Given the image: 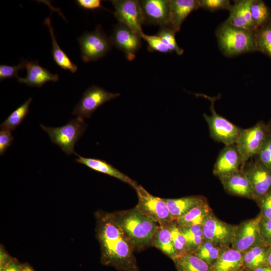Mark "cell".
<instances>
[{
	"label": "cell",
	"instance_id": "obj_41",
	"mask_svg": "<svg viewBox=\"0 0 271 271\" xmlns=\"http://www.w3.org/2000/svg\"><path fill=\"white\" fill-rule=\"evenodd\" d=\"M261 205L262 218L271 219V192L258 200Z\"/></svg>",
	"mask_w": 271,
	"mask_h": 271
},
{
	"label": "cell",
	"instance_id": "obj_17",
	"mask_svg": "<svg viewBox=\"0 0 271 271\" xmlns=\"http://www.w3.org/2000/svg\"><path fill=\"white\" fill-rule=\"evenodd\" d=\"M219 179L228 193L254 199L251 183L242 170L222 176Z\"/></svg>",
	"mask_w": 271,
	"mask_h": 271
},
{
	"label": "cell",
	"instance_id": "obj_44",
	"mask_svg": "<svg viewBox=\"0 0 271 271\" xmlns=\"http://www.w3.org/2000/svg\"><path fill=\"white\" fill-rule=\"evenodd\" d=\"M22 267L17 261L11 260L1 266V271H20Z\"/></svg>",
	"mask_w": 271,
	"mask_h": 271
},
{
	"label": "cell",
	"instance_id": "obj_2",
	"mask_svg": "<svg viewBox=\"0 0 271 271\" xmlns=\"http://www.w3.org/2000/svg\"><path fill=\"white\" fill-rule=\"evenodd\" d=\"M112 213L116 222L132 242L135 251L142 250L151 245L152 238L159 227L157 223L136 207Z\"/></svg>",
	"mask_w": 271,
	"mask_h": 271
},
{
	"label": "cell",
	"instance_id": "obj_24",
	"mask_svg": "<svg viewBox=\"0 0 271 271\" xmlns=\"http://www.w3.org/2000/svg\"><path fill=\"white\" fill-rule=\"evenodd\" d=\"M151 245L160 249L174 261L178 255L174 246L170 226H159L155 233Z\"/></svg>",
	"mask_w": 271,
	"mask_h": 271
},
{
	"label": "cell",
	"instance_id": "obj_7",
	"mask_svg": "<svg viewBox=\"0 0 271 271\" xmlns=\"http://www.w3.org/2000/svg\"><path fill=\"white\" fill-rule=\"evenodd\" d=\"M81 56L84 62L97 61L104 57L113 46L102 27L98 25L94 31L85 32L78 38Z\"/></svg>",
	"mask_w": 271,
	"mask_h": 271
},
{
	"label": "cell",
	"instance_id": "obj_29",
	"mask_svg": "<svg viewBox=\"0 0 271 271\" xmlns=\"http://www.w3.org/2000/svg\"><path fill=\"white\" fill-rule=\"evenodd\" d=\"M32 98H28L23 104L15 109L0 125L1 128L8 129L11 131L15 130L23 122L29 113Z\"/></svg>",
	"mask_w": 271,
	"mask_h": 271
},
{
	"label": "cell",
	"instance_id": "obj_27",
	"mask_svg": "<svg viewBox=\"0 0 271 271\" xmlns=\"http://www.w3.org/2000/svg\"><path fill=\"white\" fill-rule=\"evenodd\" d=\"M174 262L177 271H212L210 265L193 253L177 257Z\"/></svg>",
	"mask_w": 271,
	"mask_h": 271
},
{
	"label": "cell",
	"instance_id": "obj_33",
	"mask_svg": "<svg viewBox=\"0 0 271 271\" xmlns=\"http://www.w3.org/2000/svg\"><path fill=\"white\" fill-rule=\"evenodd\" d=\"M222 249L213 242L204 241L193 253L209 265H212L217 259Z\"/></svg>",
	"mask_w": 271,
	"mask_h": 271
},
{
	"label": "cell",
	"instance_id": "obj_1",
	"mask_svg": "<svg viewBox=\"0 0 271 271\" xmlns=\"http://www.w3.org/2000/svg\"><path fill=\"white\" fill-rule=\"evenodd\" d=\"M95 218L101 263L119 271H140L134 246L112 213L99 211L96 213Z\"/></svg>",
	"mask_w": 271,
	"mask_h": 271
},
{
	"label": "cell",
	"instance_id": "obj_35",
	"mask_svg": "<svg viewBox=\"0 0 271 271\" xmlns=\"http://www.w3.org/2000/svg\"><path fill=\"white\" fill-rule=\"evenodd\" d=\"M175 34L174 31L168 27H160L156 35L162 39L171 53L175 52L177 55H181L183 53L184 50L177 44Z\"/></svg>",
	"mask_w": 271,
	"mask_h": 271
},
{
	"label": "cell",
	"instance_id": "obj_5",
	"mask_svg": "<svg viewBox=\"0 0 271 271\" xmlns=\"http://www.w3.org/2000/svg\"><path fill=\"white\" fill-rule=\"evenodd\" d=\"M201 96L207 98L211 102V115L203 114L209 127L210 137L215 141L224 144L225 146L236 144L243 128L235 125L216 112L214 103L218 98H220V94L216 97L205 94Z\"/></svg>",
	"mask_w": 271,
	"mask_h": 271
},
{
	"label": "cell",
	"instance_id": "obj_32",
	"mask_svg": "<svg viewBox=\"0 0 271 271\" xmlns=\"http://www.w3.org/2000/svg\"><path fill=\"white\" fill-rule=\"evenodd\" d=\"M256 51L271 57V21L255 31Z\"/></svg>",
	"mask_w": 271,
	"mask_h": 271
},
{
	"label": "cell",
	"instance_id": "obj_21",
	"mask_svg": "<svg viewBox=\"0 0 271 271\" xmlns=\"http://www.w3.org/2000/svg\"><path fill=\"white\" fill-rule=\"evenodd\" d=\"M75 155L78 157L75 159L76 162L84 165L95 171L115 178L128 184L134 189L138 185L135 181H133L105 161L98 159L83 157L77 153Z\"/></svg>",
	"mask_w": 271,
	"mask_h": 271
},
{
	"label": "cell",
	"instance_id": "obj_48",
	"mask_svg": "<svg viewBox=\"0 0 271 271\" xmlns=\"http://www.w3.org/2000/svg\"><path fill=\"white\" fill-rule=\"evenodd\" d=\"M268 130L271 134V119L269 120L267 123H266Z\"/></svg>",
	"mask_w": 271,
	"mask_h": 271
},
{
	"label": "cell",
	"instance_id": "obj_13",
	"mask_svg": "<svg viewBox=\"0 0 271 271\" xmlns=\"http://www.w3.org/2000/svg\"><path fill=\"white\" fill-rule=\"evenodd\" d=\"M202 226L205 241L224 247L232 244L237 227L220 220L212 213Z\"/></svg>",
	"mask_w": 271,
	"mask_h": 271
},
{
	"label": "cell",
	"instance_id": "obj_28",
	"mask_svg": "<svg viewBox=\"0 0 271 271\" xmlns=\"http://www.w3.org/2000/svg\"><path fill=\"white\" fill-rule=\"evenodd\" d=\"M267 249L265 246H256L244 252V265L250 269L267 265L266 262Z\"/></svg>",
	"mask_w": 271,
	"mask_h": 271
},
{
	"label": "cell",
	"instance_id": "obj_19",
	"mask_svg": "<svg viewBox=\"0 0 271 271\" xmlns=\"http://www.w3.org/2000/svg\"><path fill=\"white\" fill-rule=\"evenodd\" d=\"M199 8L200 0H170V21L168 28L175 33L179 31L187 17Z\"/></svg>",
	"mask_w": 271,
	"mask_h": 271
},
{
	"label": "cell",
	"instance_id": "obj_20",
	"mask_svg": "<svg viewBox=\"0 0 271 271\" xmlns=\"http://www.w3.org/2000/svg\"><path fill=\"white\" fill-rule=\"evenodd\" d=\"M27 76L25 78L19 77L18 81L31 87H41L45 83L52 81L56 82L59 80L57 74H52L48 70L40 66L38 61H27L26 68Z\"/></svg>",
	"mask_w": 271,
	"mask_h": 271
},
{
	"label": "cell",
	"instance_id": "obj_49",
	"mask_svg": "<svg viewBox=\"0 0 271 271\" xmlns=\"http://www.w3.org/2000/svg\"><path fill=\"white\" fill-rule=\"evenodd\" d=\"M233 271H244V270H243L242 269H239L233 270Z\"/></svg>",
	"mask_w": 271,
	"mask_h": 271
},
{
	"label": "cell",
	"instance_id": "obj_4",
	"mask_svg": "<svg viewBox=\"0 0 271 271\" xmlns=\"http://www.w3.org/2000/svg\"><path fill=\"white\" fill-rule=\"evenodd\" d=\"M49 135L51 142L58 146L67 155H75L74 147L77 142L86 130L87 124L79 117L70 120L66 124L56 127L40 124Z\"/></svg>",
	"mask_w": 271,
	"mask_h": 271
},
{
	"label": "cell",
	"instance_id": "obj_8",
	"mask_svg": "<svg viewBox=\"0 0 271 271\" xmlns=\"http://www.w3.org/2000/svg\"><path fill=\"white\" fill-rule=\"evenodd\" d=\"M269 135L267 124L262 120L251 127L243 129L235 144L242 159V168L259 153Z\"/></svg>",
	"mask_w": 271,
	"mask_h": 271
},
{
	"label": "cell",
	"instance_id": "obj_10",
	"mask_svg": "<svg viewBox=\"0 0 271 271\" xmlns=\"http://www.w3.org/2000/svg\"><path fill=\"white\" fill-rule=\"evenodd\" d=\"M261 215L244 222L237 226L232 243V248L244 252L256 246L267 245L262 238L260 229Z\"/></svg>",
	"mask_w": 271,
	"mask_h": 271
},
{
	"label": "cell",
	"instance_id": "obj_18",
	"mask_svg": "<svg viewBox=\"0 0 271 271\" xmlns=\"http://www.w3.org/2000/svg\"><path fill=\"white\" fill-rule=\"evenodd\" d=\"M253 0L235 1L229 11L226 20L230 25L241 29L255 31L256 28L251 18L250 7Z\"/></svg>",
	"mask_w": 271,
	"mask_h": 271
},
{
	"label": "cell",
	"instance_id": "obj_42",
	"mask_svg": "<svg viewBox=\"0 0 271 271\" xmlns=\"http://www.w3.org/2000/svg\"><path fill=\"white\" fill-rule=\"evenodd\" d=\"M261 236L267 244L271 245V219L262 218L260 223Z\"/></svg>",
	"mask_w": 271,
	"mask_h": 271
},
{
	"label": "cell",
	"instance_id": "obj_11",
	"mask_svg": "<svg viewBox=\"0 0 271 271\" xmlns=\"http://www.w3.org/2000/svg\"><path fill=\"white\" fill-rule=\"evenodd\" d=\"M119 95L118 93H111L101 87L93 85L84 92L72 114L82 118H89L99 107Z\"/></svg>",
	"mask_w": 271,
	"mask_h": 271
},
{
	"label": "cell",
	"instance_id": "obj_47",
	"mask_svg": "<svg viewBox=\"0 0 271 271\" xmlns=\"http://www.w3.org/2000/svg\"><path fill=\"white\" fill-rule=\"evenodd\" d=\"M20 271H34L30 266L25 265L22 266Z\"/></svg>",
	"mask_w": 271,
	"mask_h": 271
},
{
	"label": "cell",
	"instance_id": "obj_3",
	"mask_svg": "<svg viewBox=\"0 0 271 271\" xmlns=\"http://www.w3.org/2000/svg\"><path fill=\"white\" fill-rule=\"evenodd\" d=\"M215 34L220 51L227 57L256 51L255 31L237 28L225 21L217 28Z\"/></svg>",
	"mask_w": 271,
	"mask_h": 271
},
{
	"label": "cell",
	"instance_id": "obj_16",
	"mask_svg": "<svg viewBox=\"0 0 271 271\" xmlns=\"http://www.w3.org/2000/svg\"><path fill=\"white\" fill-rule=\"evenodd\" d=\"M243 163L236 144L226 145L220 152L213 173L219 178L242 170Z\"/></svg>",
	"mask_w": 271,
	"mask_h": 271
},
{
	"label": "cell",
	"instance_id": "obj_23",
	"mask_svg": "<svg viewBox=\"0 0 271 271\" xmlns=\"http://www.w3.org/2000/svg\"><path fill=\"white\" fill-rule=\"evenodd\" d=\"M170 212L176 221L191 209L206 201L201 196H191L176 199H165Z\"/></svg>",
	"mask_w": 271,
	"mask_h": 271
},
{
	"label": "cell",
	"instance_id": "obj_31",
	"mask_svg": "<svg viewBox=\"0 0 271 271\" xmlns=\"http://www.w3.org/2000/svg\"><path fill=\"white\" fill-rule=\"evenodd\" d=\"M250 12L252 20L256 29L271 21L270 11L262 1L253 0Z\"/></svg>",
	"mask_w": 271,
	"mask_h": 271
},
{
	"label": "cell",
	"instance_id": "obj_38",
	"mask_svg": "<svg viewBox=\"0 0 271 271\" xmlns=\"http://www.w3.org/2000/svg\"><path fill=\"white\" fill-rule=\"evenodd\" d=\"M200 8L211 12L225 10L229 11L232 5L228 0H200Z\"/></svg>",
	"mask_w": 271,
	"mask_h": 271
},
{
	"label": "cell",
	"instance_id": "obj_15",
	"mask_svg": "<svg viewBox=\"0 0 271 271\" xmlns=\"http://www.w3.org/2000/svg\"><path fill=\"white\" fill-rule=\"evenodd\" d=\"M145 23L168 27L170 21V0L140 1Z\"/></svg>",
	"mask_w": 271,
	"mask_h": 271
},
{
	"label": "cell",
	"instance_id": "obj_39",
	"mask_svg": "<svg viewBox=\"0 0 271 271\" xmlns=\"http://www.w3.org/2000/svg\"><path fill=\"white\" fill-rule=\"evenodd\" d=\"M271 169V134L267 138L259 153L253 157Z\"/></svg>",
	"mask_w": 271,
	"mask_h": 271
},
{
	"label": "cell",
	"instance_id": "obj_6",
	"mask_svg": "<svg viewBox=\"0 0 271 271\" xmlns=\"http://www.w3.org/2000/svg\"><path fill=\"white\" fill-rule=\"evenodd\" d=\"M134 189L138 197L135 207L140 212L161 226H170L176 221L163 198L153 196L141 185H138Z\"/></svg>",
	"mask_w": 271,
	"mask_h": 271
},
{
	"label": "cell",
	"instance_id": "obj_43",
	"mask_svg": "<svg viewBox=\"0 0 271 271\" xmlns=\"http://www.w3.org/2000/svg\"><path fill=\"white\" fill-rule=\"evenodd\" d=\"M76 3L79 7L83 9L95 10L101 8L108 11L102 6L100 0H77Z\"/></svg>",
	"mask_w": 271,
	"mask_h": 271
},
{
	"label": "cell",
	"instance_id": "obj_9",
	"mask_svg": "<svg viewBox=\"0 0 271 271\" xmlns=\"http://www.w3.org/2000/svg\"><path fill=\"white\" fill-rule=\"evenodd\" d=\"M111 2L115 9L114 16L119 23L141 36L144 33L142 26L145 23V18L140 1L113 0Z\"/></svg>",
	"mask_w": 271,
	"mask_h": 271
},
{
	"label": "cell",
	"instance_id": "obj_37",
	"mask_svg": "<svg viewBox=\"0 0 271 271\" xmlns=\"http://www.w3.org/2000/svg\"><path fill=\"white\" fill-rule=\"evenodd\" d=\"M141 37L148 43L149 51L151 52L157 51L164 53H171L168 47L158 36L148 35L143 33Z\"/></svg>",
	"mask_w": 271,
	"mask_h": 271
},
{
	"label": "cell",
	"instance_id": "obj_40",
	"mask_svg": "<svg viewBox=\"0 0 271 271\" xmlns=\"http://www.w3.org/2000/svg\"><path fill=\"white\" fill-rule=\"evenodd\" d=\"M14 140L12 131L2 128L0 131V155L3 156Z\"/></svg>",
	"mask_w": 271,
	"mask_h": 271
},
{
	"label": "cell",
	"instance_id": "obj_12",
	"mask_svg": "<svg viewBox=\"0 0 271 271\" xmlns=\"http://www.w3.org/2000/svg\"><path fill=\"white\" fill-rule=\"evenodd\" d=\"M242 170L251 183L254 199L258 200L271 192V169L252 158L245 163Z\"/></svg>",
	"mask_w": 271,
	"mask_h": 271
},
{
	"label": "cell",
	"instance_id": "obj_25",
	"mask_svg": "<svg viewBox=\"0 0 271 271\" xmlns=\"http://www.w3.org/2000/svg\"><path fill=\"white\" fill-rule=\"evenodd\" d=\"M44 24L48 26L51 37L52 45L51 52L54 61L61 68L68 70L72 73H75L77 70V66L73 63L59 46L54 35L53 28L51 25L50 19L49 18H46Z\"/></svg>",
	"mask_w": 271,
	"mask_h": 271
},
{
	"label": "cell",
	"instance_id": "obj_46",
	"mask_svg": "<svg viewBox=\"0 0 271 271\" xmlns=\"http://www.w3.org/2000/svg\"><path fill=\"white\" fill-rule=\"evenodd\" d=\"M253 271H271V267L268 265L262 266L253 269Z\"/></svg>",
	"mask_w": 271,
	"mask_h": 271
},
{
	"label": "cell",
	"instance_id": "obj_30",
	"mask_svg": "<svg viewBox=\"0 0 271 271\" xmlns=\"http://www.w3.org/2000/svg\"><path fill=\"white\" fill-rule=\"evenodd\" d=\"M180 227L187 240L190 253H193L205 241L202 225Z\"/></svg>",
	"mask_w": 271,
	"mask_h": 271
},
{
	"label": "cell",
	"instance_id": "obj_45",
	"mask_svg": "<svg viewBox=\"0 0 271 271\" xmlns=\"http://www.w3.org/2000/svg\"><path fill=\"white\" fill-rule=\"evenodd\" d=\"M267 265L271 267V245L267 249L266 256Z\"/></svg>",
	"mask_w": 271,
	"mask_h": 271
},
{
	"label": "cell",
	"instance_id": "obj_22",
	"mask_svg": "<svg viewBox=\"0 0 271 271\" xmlns=\"http://www.w3.org/2000/svg\"><path fill=\"white\" fill-rule=\"evenodd\" d=\"M244 252L233 248L222 249L215 263L211 266L212 271H233L244 265Z\"/></svg>",
	"mask_w": 271,
	"mask_h": 271
},
{
	"label": "cell",
	"instance_id": "obj_36",
	"mask_svg": "<svg viewBox=\"0 0 271 271\" xmlns=\"http://www.w3.org/2000/svg\"><path fill=\"white\" fill-rule=\"evenodd\" d=\"M27 61L23 58L21 60L20 63L14 66H9L7 65H0V80L11 78H19V72L23 70L26 68Z\"/></svg>",
	"mask_w": 271,
	"mask_h": 271
},
{
	"label": "cell",
	"instance_id": "obj_34",
	"mask_svg": "<svg viewBox=\"0 0 271 271\" xmlns=\"http://www.w3.org/2000/svg\"><path fill=\"white\" fill-rule=\"evenodd\" d=\"M170 230L178 257L190 253L187 240L176 221L170 225Z\"/></svg>",
	"mask_w": 271,
	"mask_h": 271
},
{
	"label": "cell",
	"instance_id": "obj_26",
	"mask_svg": "<svg viewBox=\"0 0 271 271\" xmlns=\"http://www.w3.org/2000/svg\"><path fill=\"white\" fill-rule=\"evenodd\" d=\"M211 213V209L205 201L178 218L176 222L181 227L202 225L206 218Z\"/></svg>",
	"mask_w": 271,
	"mask_h": 271
},
{
	"label": "cell",
	"instance_id": "obj_14",
	"mask_svg": "<svg viewBox=\"0 0 271 271\" xmlns=\"http://www.w3.org/2000/svg\"><path fill=\"white\" fill-rule=\"evenodd\" d=\"M110 39L113 45L122 51L130 61L136 58L142 44L141 36L119 23L114 27Z\"/></svg>",
	"mask_w": 271,
	"mask_h": 271
}]
</instances>
